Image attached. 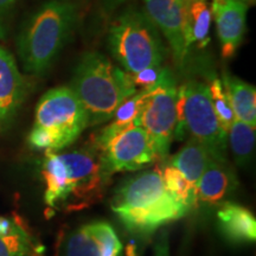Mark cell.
<instances>
[{"instance_id": "6da1fadb", "label": "cell", "mask_w": 256, "mask_h": 256, "mask_svg": "<svg viewBox=\"0 0 256 256\" xmlns=\"http://www.w3.org/2000/svg\"><path fill=\"white\" fill-rule=\"evenodd\" d=\"M42 176L46 182V203L69 212L100 200L112 178L94 144L72 152L46 151Z\"/></svg>"}, {"instance_id": "ffe728a7", "label": "cell", "mask_w": 256, "mask_h": 256, "mask_svg": "<svg viewBox=\"0 0 256 256\" xmlns=\"http://www.w3.org/2000/svg\"><path fill=\"white\" fill-rule=\"evenodd\" d=\"M165 188L178 202L186 208L188 211L196 206V188H192L180 172L168 162L160 171Z\"/></svg>"}, {"instance_id": "83f0119b", "label": "cell", "mask_w": 256, "mask_h": 256, "mask_svg": "<svg viewBox=\"0 0 256 256\" xmlns=\"http://www.w3.org/2000/svg\"><path fill=\"white\" fill-rule=\"evenodd\" d=\"M192 2H194V0H183V2H184V4L186 5V6H188V4H191Z\"/></svg>"}, {"instance_id": "484cf974", "label": "cell", "mask_w": 256, "mask_h": 256, "mask_svg": "<svg viewBox=\"0 0 256 256\" xmlns=\"http://www.w3.org/2000/svg\"><path fill=\"white\" fill-rule=\"evenodd\" d=\"M127 2L128 0H100L102 11L107 14H113L115 10H118Z\"/></svg>"}, {"instance_id": "8fae6325", "label": "cell", "mask_w": 256, "mask_h": 256, "mask_svg": "<svg viewBox=\"0 0 256 256\" xmlns=\"http://www.w3.org/2000/svg\"><path fill=\"white\" fill-rule=\"evenodd\" d=\"M249 6L240 0H211V11L215 19L224 60L232 58L241 46L247 28Z\"/></svg>"}, {"instance_id": "ac0fdd59", "label": "cell", "mask_w": 256, "mask_h": 256, "mask_svg": "<svg viewBox=\"0 0 256 256\" xmlns=\"http://www.w3.org/2000/svg\"><path fill=\"white\" fill-rule=\"evenodd\" d=\"M255 127L235 119L228 130V144L234 160L240 168L250 162L255 148Z\"/></svg>"}, {"instance_id": "7a4b0ae2", "label": "cell", "mask_w": 256, "mask_h": 256, "mask_svg": "<svg viewBox=\"0 0 256 256\" xmlns=\"http://www.w3.org/2000/svg\"><path fill=\"white\" fill-rule=\"evenodd\" d=\"M112 210L128 232L148 236L188 212L165 188L159 168L144 171L115 191Z\"/></svg>"}, {"instance_id": "277c9868", "label": "cell", "mask_w": 256, "mask_h": 256, "mask_svg": "<svg viewBox=\"0 0 256 256\" xmlns=\"http://www.w3.org/2000/svg\"><path fill=\"white\" fill-rule=\"evenodd\" d=\"M70 88L84 107L89 126L110 121L118 107L138 92L130 74L95 51L80 58Z\"/></svg>"}, {"instance_id": "d4e9b609", "label": "cell", "mask_w": 256, "mask_h": 256, "mask_svg": "<svg viewBox=\"0 0 256 256\" xmlns=\"http://www.w3.org/2000/svg\"><path fill=\"white\" fill-rule=\"evenodd\" d=\"M156 242L154 244L153 256H170L168 234L165 229H162L156 236Z\"/></svg>"}, {"instance_id": "cb8c5ba5", "label": "cell", "mask_w": 256, "mask_h": 256, "mask_svg": "<svg viewBox=\"0 0 256 256\" xmlns=\"http://www.w3.org/2000/svg\"><path fill=\"white\" fill-rule=\"evenodd\" d=\"M22 0H0V40L8 37L12 19Z\"/></svg>"}, {"instance_id": "7402d4cb", "label": "cell", "mask_w": 256, "mask_h": 256, "mask_svg": "<svg viewBox=\"0 0 256 256\" xmlns=\"http://www.w3.org/2000/svg\"><path fill=\"white\" fill-rule=\"evenodd\" d=\"M31 248L30 236L19 224L8 234H0V256H28Z\"/></svg>"}, {"instance_id": "9c48e42d", "label": "cell", "mask_w": 256, "mask_h": 256, "mask_svg": "<svg viewBox=\"0 0 256 256\" xmlns=\"http://www.w3.org/2000/svg\"><path fill=\"white\" fill-rule=\"evenodd\" d=\"M94 146L110 174L142 170L156 159L151 139L142 126H130L107 139L94 140Z\"/></svg>"}, {"instance_id": "5bb4252c", "label": "cell", "mask_w": 256, "mask_h": 256, "mask_svg": "<svg viewBox=\"0 0 256 256\" xmlns=\"http://www.w3.org/2000/svg\"><path fill=\"white\" fill-rule=\"evenodd\" d=\"M238 180L229 162L212 159L196 185V206L217 208L238 188Z\"/></svg>"}, {"instance_id": "d6986e66", "label": "cell", "mask_w": 256, "mask_h": 256, "mask_svg": "<svg viewBox=\"0 0 256 256\" xmlns=\"http://www.w3.org/2000/svg\"><path fill=\"white\" fill-rule=\"evenodd\" d=\"M186 8L192 46L197 44L198 48H204L210 40L209 34L212 23L211 0H194Z\"/></svg>"}, {"instance_id": "5b68a950", "label": "cell", "mask_w": 256, "mask_h": 256, "mask_svg": "<svg viewBox=\"0 0 256 256\" xmlns=\"http://www.w3.org/2000/svg\"><path fill=\"white\" fill-rule=\"evenodd\" d=\"M87 127L88 115L72 89L57 87L38 102L28 142L37 151L57 152L75 142Z\"/></svg>"}, {"instance_id": "8992f818", "label": "cell", "mask_w": 256, "mask_h": 256, "mask_svg": "<svg viewBox=\"0 0 256 256\" xmlns=\"http://www.w3.org/2000/svg\"><path fill=\"white\" fill-rule=\"evenodd\" d=\"M108 49L130 75L151 66H162L168 55L156 25L142 10L128 8L118 16L108 30Z\"/></svg>"}, {"instance_id": "2e32d148", "label": "cell", "mask_w": 256, "mask_h": 256, "mask_svg": "<svg viewBox=\"0 0 256 256\" xmlns=\"http://www.w3.org/2000/svg\"><path fill=\"white\" fill-rule=\"evenodd\" d=\"M232 104L235 119L256 127V89L230 72H224L220 80Z\"/></svg>"}, {"instance_id": "4fadbf2b", "label": "cell", "mask_w": 256, "mask_h": 256, "mask_svg": "<svg viewBox=\"0 0 256 256\" xmlns=\"http://www.w3.org/2000/svg\"><path fill=\"white\" fill-rule=\"evenodd\" d=\"M26 94V81L14 57L0 46V130H6L12 124Z\"/></svg>"}, {"instance_id": "603a6c76", "label": "cell", "mask_w": 256, "mask_h": 256, "mask_svg": "<svg viewBox=\"0 0 256 256\" xmlns=\"http://www.w3.org/2000/svg\"><path fill=\"white\" fill-rule=\"evenodd\" d=\"M162 66H151V68H146L140 70L139 72L130 75L133 84L136 86L138 90L142 89H152L154 86L160 81L162 74Z\"/></svg>"}, {"instance_id": "ba28073f", "label": "cell", "mask_w": 256, "mask_h": 256, "mask_svg": "<svg viewBox=\"0 0 256 256\" xmlns=\"http://www.w3.org/2000/svg\"><path fill=\"white\" fill-rule=\"evenodd\" d=\"M177 83L171 69H162L160 81L147 92L139 118L154 147L156 158L165 159L177 128Z\"/></svg>"}, {"instance_id": "f1b7e54d", "label": "cell", "mask_w": 256, "mask_h": 256, "mask_svg": "<svg viewBox=\"0 0 256 256\" xmlns=\"http://www.w3.org/2000/svg\"><path fill=\"white\" fill-rule=\"evenodd\" d=\"M66 2H75V0H66Z\"/></svg>"}, {"instance_id": "e0dca14e", "label": "cell", "mask_w": 256, "mask_h": 256, "mask_svg": "<svg viewBox=\"0 0 256 256\" xmlns=\"http://www.w3.org/2000/svg\"><path fill=\"white\" fill-rule=\"evenodd\" d=\"M214 158L203 145L190 138L185 146L168 160V164L180 172L192 188H196L200 176Z\"/></svg>"}, {"instance_id": "9a60e30c", "label": "cell", "mask_w": 256, "mask_h": 256, "mask_svg": "<svg viewBox=\"0 0 256 256\" xmlns=\"http://www.w3.org/2000/svg\"><path fill=\"white\" fill-rule=\"evenodd\" d=\"M216 216L220 232L230 243L244 244L255 242L256 220L247 208L226 200L217 206Z\"/></svg>"}, {"instance_id": "52a82bcc", "label": "cell", "mask_w": 256, "mask_h": 256, "mask_svg": "<svg viewBox=\"0 0 256 256\" xmlns=\"http://www.w3.org/2000/svg\"><path fill=\"white\" fill-rule=\"evenodd\" d=\"M185 132L208 150L215 160L228 162V133L217 119L206 83L197 80L184 82L177 89V128L174 139Z\"/></svg>"}, {"instance_id": "30bf717a", "label": "cell", "mask_w": 256, "mask_h": 256, "mask_svg": "<svg viewBox=\"0 0 256 256\" xmlns=\"http://www.w3.org/2000/svg\"><path fill=\"white\" fill-rule=\"evenodd\" d=\"M144 12L168 42L176 66L183 68L192 46L183 0H144Z\"/></svg>"}, {"instance_id": "4316f807", "label": "cell", "mask_w": 256, "mask_h": 256, "mask_svg": "<svg viewBox=\"0 0 256 256\" xmlns=\"http://www.w3.org/2000/svg\"><path fill=\"white\" fill-rule=\"evenodd\" d=\"M240 2H244V4H247V5L249 6V8H250V6L255 5V2H256V0H240Z\"/></svg>"}, {"instance_id": "7c38bea8", "label": "cell", "mask_w": 256, "mask_h": 256, "mask_svg": "<svg viewBox=\"0 0 256 256\" xmlns=\"http://www.w3.org/2000/svg\"><path fill=\"white\" fill-rule=\"evenodd\" d=\"M66 256H122V244L110 224L92 222L72 232Z\"/></svg>"}, {"instance_id": "44dd1931", "label": "cell", "mask_w": 256, "mask_h": 256, "mask_svg": "<svg viewBox=\"0 0 256 256\" xmlns=\"http://www.w3.org/2000/svg\"><path fill=\"white\" fill-rule=\"evenodd\" d=\"M208 87H209L210 98L217 119H218L223 130L228 133L232 121L235 120V114H234L232 104H230L226 89L223 87V83L220 78H211Z\"/></svg>"}, {"instance_id": "3957f363", "label": "cell", "mask_w": 256, "mask_h": 256, "mask_svg": "<svg viewBox=\"0 0 256 256\" xmlns=\"http://www.w3.org/2000/svg\"><path fill=\"white\" fill-rule=\"evenodd\" d=\"M78 22L76 2H44L28 18L18 34L17 50L23 68L34 75L46 74L70 40Z\"/></svg>"}]
</instances>
